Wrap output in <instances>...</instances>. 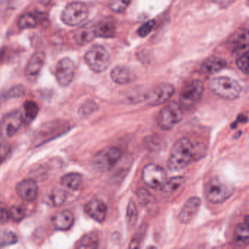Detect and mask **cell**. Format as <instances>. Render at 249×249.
Returning a JSON list of instances; mask_svg holds the SVG:
<instances>
[{
    "instance_id": "6da1fadb",
    "label": "cell",
    "mask_w": 249,
    "mask_h": 249,
    "mask_svg": "<svg viewBox=\"0 0 249 249\" xmlns=\"http://www.w3.org/2000/svg\"><path fill=\"white\" fill-rule=\"evenodd\" d=\"M202 148L196 146L188 138L178 140L173 145L169 157L168 168L171 171H180L186 168L192 161L201 157Z\"/></svg>"
},
{
    "instance_id": "7a4b0ae2",
    "label": "cell",
    "mask_w": 249,
    "mask_h": 249,
    "mask_svg": "<svg viewBox=\"0 0 249 249\" xmlns=\"http://www.w3.org/2000/svg\"><path fill=\"white\" fill-rule=\"evenodd\" d=\"M234 192V186L221 177L211 178L205 188L207 199L214 204L222 203L228 199Z\"/></svg>"
},
{
    "instance_id": "3957f363",
    "label": "cell",
    "mask_w": 249,
    "mask_h": 249,
    "mask_svg": "<svg viewBox=\"0 0 249 249\" xmlns=\"http://www.w3.org/2000/svg\"><path fill=\"white\" fill-rule=\"evenodd\" d=\"M210 87L214 94L224 100H235L238 98L242 91L239 83L228 77L213 78L211 81Z\"/></svg>"
},
{
    "instance_id": "277c9868",
    "label": "cell",
    "mask_w": 249,
    "mask_h": 249,
    "mask_svg": "<svg viewBox=\"0 0 249 249\" xmlns=\"http://www.w3.org/2000/svg\"><path fill=\"white\" fill-rule=\"evenodd\" d=\"M204 85L199 80H194L186 84L180 93L179 105L182 109L191 110L196 106L202 98Z\"/></svg>"
},
{
    "instance_id": "5b68a950",
    "label": "cell",
    "mask_w": 249,
    "mask_h": 249,
    "mask_svg": "<svg viewBox=\"0 0 249 249\" xmlns=\"http://www.w3.org/2000/svg\"><path fill=\"white\" fill-rule=\"evenodd\" d=\"M182 118L183 110L180 105L171 103L160 110L157 122L161 129L170 130L182 120Z\"/></svg>"
},
{
    "instance_id": "8992f818",
    "label": "cell",
    "mask_w": 249,
    "mask_h": 249,
    "mask_svg": "<svg viewBox=\"0 0 249 249\" xmlns=\"http://www.w3.org/2000/svg\"><path fill=\"white\" fill-rule=\"evenodd\" d=\"M122 157V151L117 147H107L94 156V167L102 172L108 171L115 167Z\"/></svg>"
},
{
    "instance_id": "52a82bcc",
    "label": "cell",
    "mask_w": 249,
    "mask_h": 249,
    "mask_svg": "<svg viewBox=\"0 0 249 249\" xmlns=\"http://www.w3.org/2000/svg\"><path fill=\"white\" fill-rule=\"evenodd\" d=\"M85 60L91 70L95 72L106 71L110 62L108 52L101 46L91 47L86 53Z\"/></svg>"
},
{
    "instance_id": "ba28073f",
    "label": "cell",
    "mask_w": 249,
    "mask_h": 249,
    "mask_svg": "<svg viewBox=\"0 0 249 249\" xmlns=\"http://www.w3.org/2000/svg\"><path fill=\"white\" fill-rule=\"evenodd\" d=\"M89 16L87 5L83 2H75L69 4L62 11V21L70 27H76L86 21Z\"/></svg>"
},
{
    "instance_id": "9c48e42d",
    "label": "cell",
    "mask_w": 249,
    "mask_h": 249,
    "mask_svg": "<svg viewBox=\"0 0 249 249\" xmlns=\"http://www.w3.org/2000/svg\"><path fill=\"white\" fill-rule=\"evenodd\" d=\"M69 128L68 123L62 121H54L46 123V124L41 126L37 131V135L36 136V142L39 145H42L50 140L65 133Z\"/></svg>"
},
{
    "instance_id": "30bf717a",
    "label": "cell",
    "mask_w": 249,
    "mask_h": 249,
    "mask_svg": "<svg viewBox=\"0 0 249 249\" xmlns=\"http://www.w3.org/2000/svg\"><path fill=\"white\" fill-rule=\"evenodd\" d=\"M24 123V117L19 110H14L5 115L0 121V135L4 138L14 137Z\"/></svg>"
},
{
    "instance_id": "8fae6325",
    "label": "cell",
    "mask_w": 249,
    "mask_h": 249,
    "mask_svg": "<svg viewBox=\"0 0 249 249\" xmlns=\"http://www.w3.org/2000/svg\"><path fill=\"white\" fill-rule=\"evenodd\" d=\"M144 183L152 189L161 188L167 180L165 170L156 164H148L144 167L142 173Z\"/></svg>"
},
{
    "instance_id": "7c38bea8",
    "label": "cell",
    "mask_w": 249,
    "mask_h": 249,
    "mask_svg": "<svg viewBox=\"0 0 249 249\" xmlns=\"http://www.w3.org/2000/svg\"><path fill=\"white\" fill-rule=\"evenodd\" d=\"M75 63L70 58H63L58 62L56 69V78L58 84L67 87L72 82L75 76Z\"/></svg>"
},
{
    "instance_id": "4fadbf2b",
    "label": "cell",
    "mask_w": 249,
    "mask_h": 249,
    "mask_svg": "<svg viewBox=\"0 0 249 249\" xmlns=\"http://www.w3.org/2000/svg\"><path fill=\"white\" fill-rule=\"evenodd\" d=\"M174 92V87L172 84L164 83L154 87L148 93L146 99L150 106H158L170 100Z\"/></svg>"
},
{
    "instance_id": "5bb4252c",
    "label": "cell",
    "mask_w": 249,
    "mask_h": 249,
    "mask_svg": "<svg viewBox=\"0 0 249 249\" xmlns=\"http://www.w3.org/2000/svg\"><path fill=\"white\" fill-rule=\"evenodd\" d=\"M202 205L200 198L193 196L189 198L179 213L178 219L182 224H189L194 219Z\"/></svg>"
},
{
    "instance_id": "9a60e30c",
    "label": "cell",
    "mask_w": 249,
    "mask_h": 249,
    "mask_svg": "<svg viewBox=\"0 0 249 249\" xmlns=\"http://www.w3.org/2000/svg\"><path fill=\"white\" fill-rule=\"evenodd\" d=\"M46 61V54L43 52H36L30 58L26 70V75L29 81H37Z\"/></svg>"
},
{
    "instance_id": "2e32d148",
    "label": "cell",
    "mask_w": 249,
    "mask_h": 249,
    "mask_svg": "<svg viewBox=\"0 0 249 249\" xmlns=\"http://www.w3.org/2000/svg\"><path fill=\"white\" fill-rule=\"evenodd\" d=\"M17 192L23 200L33 202L38 195V186L36 180L25 179L17 184Z\"/></svg>"
},
{
    "instance_id": "e0dca14e",
    "label": "cell",
    "mask_w": 249,
    "mask_h": 249,
    "mask_svg": "<svg viewBox=\"0 0 249 249\" xmlns=\"http://www.w3.org/2000/svg\"><path fill=\"white\" fill-rule=\"evenodd\" d=\"M84 211L90 218L97 222H103L107 216V205L100 199H92L87 202Z\"/></svg>"
},
{
    "instance_id": "ac0fdd59",
    "label": "cell",
    "mask_w": 249,
    "mask_h": 249,
    "mask_svg": "<svg viewBox=\"0 0 249 249\" xmlns=\"http://www.w3.org/2000/svg\"><path fill=\"white\" fill-rule=\"evenodd\" d=\"M75 222L74 214L68 210L56 213L52 218V225L56 230L66 231L70 230Z\"/></svg>"
},
{
    "instance_id": "d6986e66",
    "label": "cell",
    "mask_w": 249,
    "mask_h": 249,
    "mask_svg": "<svg viewBox=\"0 0 249 249\" xmlns=\"http://www.w3.org/2000/svg\"><path fill=\"white\" fill-rule=\"evenodd\" d=\"M110 76L113 82L121 85L130 84L136 78L135 73L129 68L124 66H118L113 68Z\"/></svg>"
},
{
    "instance_id": "ffe728a7",
    "label": "cell",
    "mask_w": 249,
    "mask_h": 249,
    "mask_svg": "<svg viewBox=\"0 0 249 249\" xmlns=\"http://www.w3.org/2000/svg\"><path fill=\"white\" fill-rule=\"evenodd\" d=\"M94 27L85 25L80 27L73 35L74 40L79 46H85L92 41L95 37Z\"/></svg>"
},
{
    "instance_id": "44dd1931",
    "label": "cell",
    "mask_w": 249,
    "mask_h": 249,
    "mask_svg": "<svg viewBox=\"0 0 249 249\" xmlns=\"http://www.w3.org/2000/svg\"><path fill=\"white\" fill-rule=\"evenodd\" d=\"M246 218L244 222L239 224L234 231V244L240 248L246 247L249 242V221L248 216Z\"/></svg>"
},
{
    "instance_id": "7402d4cb",
    "label": "cell",
    "mask_w": 249,
    "mask_h": 249,
    "mask_svg": "<svg viewBox=\"0 0 249 249\" xmlns=\"http://www.w3.org/2000/svg\"><path fill=\"white\" fill-rule=\"evenodd\" d=\"M186 183V180L182 176H176L172 178L170 180H166L161 187V191L166 196H170L178 192Z\"/></svg>"
},
{
    "instance_id": "603a6c76",
    "label": "cell",
    "mask_w": 249,
    "mask_h": 249,
    "mask_svg": "<svg viewBox=\"0 0 249 249\" xmlns=\"http://www.w3.org/2000/svg\"><path fill=\"white\" fill-rule=\"evenodd\" d=\"M226 67H227V62L224 59L213 56L207 59L202 63L201 70L205 73L214 74L219 72Z\"/></svg>"
},
{
    "instance_id": "cb8c5ba5",
    "label": "cell",
    "mask_w": 249,
    "mask_h": 249,
    "mask_svg": "<svg viewBox=\"0 0 249 249\" xmlns=\"http://www.w3.org/2000/svg\"><path fill=\"white\" fill-rule=\"evenodd\" d=\"M61 183L70 190L78 191L82 186V176L77 173H68L62 178Z\"/></svg>"
},
{
    "instance_id": "d4e9b609",
    "label": "cell",
    "mask_w": 249,
    "mask_h": 249,
    "mask_svg": "<svg viewBox=\"0 0 249 249\" xmlns=\"http://www.w3.org/2000/svg\"><path fill=\"white\" fill-rule=\"evenodd\" d=\"M96 37L110 38L113 37L116 33V26L111 21H102L94 27Z\"/></svg>"
},
{
    "instance_id": "484cf974",
    "label": "cell",
    "mask_w": 249,
    "mask_h": 249,
    "mask_svg": "<svg viewBox=\"0 0 249 249\" xmlns=\"http://www.w3.org/2000/svg\"><path fill=\"white\" fill-rule=\"evenodd\" d=\"M66 199V192L62 189H53L47 196L48 205L52 207L61 206Z\"/></svg>"
},
{
    "instance_id": "4316f807",
    "label": "cell",
    "mask_w": 249,
    "mask_h": 249,
    "mask_svg": "<svg viewBox=\"0 0 249 249\" xmlns=\"http://www.w3.org/2000/svg\"><path fill=\"white\" fill-rule=\"evenodd\" d=\"M99 246V237L95 232H90L84 235L77 245L78 249H97Z\"/></svg>"
},
{
    "instance_id": "83f0119b",
    "label": "cell",
    "mask_w": 249,
    "mask_h": 249,
    "mask_svg": "<svg viewBox=\"0 0 249 249\" xmlns=\"http://www.w3.org/2000/svg\"><path fill=\"white\" fill-rule=\"evenodd\" d=\"M18 241L17 234L8 230H0V247L11 246Z\"/></svg>"
},
{
    "instance_id": "f1b7e54d",
    "label": "cell",
    "mask_w": 249,
    "mask_h": 249,
    "mask_svg": "<svg viewBox=\"0 0 249 249\" xmlns=\"http://www.w3.org/2000/svg\"><path fill=\"white\" fill-rule=\"evenodd\" d=\"M37 18L32 14H26L21 16L18 20V26L21 30L33 29L37 27Z\"/></svg>"
},
{
    "instance_id": "f546056e",
    "label": "cell",
    "mask_w": 249,
    "mask_h": 249,
    "mask_svg": "<svg viewBox=\"0 0 249 249\" xmlns=\"http://www.w3.org/2000/svg\"><path fill=\"white\" fill-rule=\"evenodd\" d=\"M233 49L235 51L243 50L248 47V31L246 30H241L237 33L233 40Z\"/></svg>"
},
{
    "instance_id": "4dcf8cb0",
    "label": "cell",
    "mask_w": 249,
    "mask_h": 249,
    "mask_svg": "<svg viewBox=\"0 0 249 249\" xmlns=\"http://www.w3.org/2000/svg\"><path fill=\"white\" fill-rule=\"evenodd\" d=\"M24 107L26 118L29 121H33L37 117L39 113V107L36 102L29 100L24 103Z\"/></svg>"
},
{
    "instance_id": "1f68e13d",
    "label": "cell",
    "mask_w": 249,
    "mask_h": 249,
    "mask_svg": "<svg viewBox=\"0 0 249 249\" xmlns=\"http://www.w3.org/2000/svg\"><path fill=\"white\" fill-rule=\"evenodd\" d=\"M138 218V209L133 200L129 201L126 209V221L129 227H134Z\"/></svg>"
},
{
    "instance_id": "d6a6232c",
    "label": "cell",
    "mask_w": 249,
    "mask_h": 249,
    "mask_svg": "<svg viewBox=\"0 0 249 249\" xmlns=\"http://www.w3.org/2000/svg\"><path fill=\"white\" fill-rule=\"evenodd\" d=\"M131 0H110L109 7L117 14L124 12L130 4Z\"/></svg>"
},
{
    "instance_id": "836d02e7",
    "label": "cell",
    "mask_w": 249,
    "mask_h": 249,
    "mask_svg": "<svg viewBox=\"0 0 249 249\" xmlns=\"http://www.w3.org/2000/svg\"><path fill=\"white\" fill-rule=\"evenodd\" d=\"M9 215L10 218H12L14 221L20 222L25 218L26 211L23 207L16 205L11 207L9 211Z\"/></svg>"
},
{
    "instance_id": "e575fe53",
    "label": "cell",
    "mask_w": 249,
    "mask_h": 249,
    "mask_svg": "<svg viewBox=\"0 0 249 249\" xmlns=\"http://www.w3.org/2000/svg\"><path fill=\"white\" fill-rule=\"evenodd\" d=\"M25 94V87L21 85H18L10 89L7 91L6 94H5V97L8 99L20 98V97H24Z\"/></svg>"
},
{
    "instance_id": "d590c367",
    "label": "cell",
    "mask_w": 249,
    "mask_h": 249,
    "mask_svg": "<svg viewBox=\"0 0 249 249\" xmlns=\"http://www.w3.org/2000/svg\"><path fill=\"white\" fill-rule=\"evenodd\" d=\"M97 106L94 102L88 101L83 105L80 108V114L81 116H88V115L91 114L93 112L97 110Z\"/></svg>"
},
{
    "instance_id": "8d00e7d4",
    "label": "cell",
    "mask_w": 249,
    "mask_h": 249,
    "mask_svg": "<svg viewBox=\"0 0 249 249\" xmlns=\"http://www.w3.org/2000/svg\"><path fill=\"white\" fill-rule=\"evenodd\" d=\"M248 61H249V53L247 52L240 56L237 60V66L245 74H248V71H249Z\"/></svg>"
},
{
    "instance_id": "74e56055",
    "label": "cell",
    "mask_w": 249,
    "mask_h": 249,
    "mask_svg": "<svg viewBox=\"0 0 249 249\" xmlns=\"http://www.w3.org/2000/svg\"><path fill=\"white\" fill-rule=\"evenodd\" d=\"M154 25H155V22H154V21H153V20L147 21L146 23L142 24V25L138 29V35H139L141 37H145V36H148V35L151 33V30L154 28Z\"/></svg>"
},
{
    "instance_id": "f35d334b",
    "label": "cell",
    "mask_w": 249,
    "mask_h": 249,
    "mask_svg": "<svg viewBox=\"0 0 249 249\" xmlns=\"http://www.w3.org/2000/svg\"><path fill=\"white\" fill-rule=\"evenodd\" d=\"M11 147L8 143H0V165L5 161L11 153Z\"/></svg>"
},
{
    "instance_id": "ab89813d",
    "label": "cell",
    "mask_w": 249,
    "mask_h": 249,
    "mask_svg": "<svg viewBox=\"0 0 249 249\" xmlns=\"http://www.w3.org/2000/svg\"><path fill=\"white\" fill-rule=\"evenodd\" d=\"M9 218V211L5 208H0V224H6Z\"/></svg>"
},
{
    "instance_id": "60d3db41",
    "label": "cell",
    "mask_w": 249,
    "mask_h": 249,
    "mask_svg": "<svg viewBox=\"0 0 249 249\" xmlns=\"http://www.w3.org/2000/svg\"><path fill=\"white\" fill-rule=\"evenodd\" d=\"M51 1H52V0H37V2L43 5H49V4H50Z\"/></svg>"
}]
</instances>
